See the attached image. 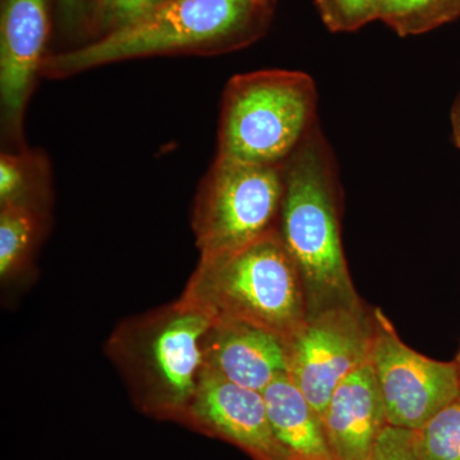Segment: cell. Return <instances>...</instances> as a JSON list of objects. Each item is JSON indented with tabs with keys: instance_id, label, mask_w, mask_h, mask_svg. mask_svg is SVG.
<instances>
[{
	"instance_id": "obj_1",
	"label": "cell",
	"mask_w": 460,
	"mask_h": 460,
	"mask_svg": "<svg viewBox=\"0 0 460 460\" xmlns=\"http://www.w3.org/2000/svg\"><path fill=\"white\" fill-rule=\"evenodd\" d=\"M279 230L304 284L307 317L362 304L341 235V184L334 154L314 126L284 163Z\"/></svg>"
},
{
	"instance_id": "obj_14",
	"label": "cell",
	"mask_w": 460,
	"mask_h": 460,
	"mask_svg": "<svg viewBox=\"0 0 460 460\" xmlns=\"http://www.w3.org/2000/svg\"><path fill=\"white\" fill-rule=\"evenodd\" d=\"M39 210L0 206V277L8 280L25 268L39 234Z\"/></svg>"
},
{
	"instance_id": "obj_4",
	"label": "cell",
	"mask_w": 460,
	"mask_h": 460,
	"mask_svg": "<svg viewBox=\"0 0 460 460\" xmlns=\"http://www.w3.org/2000/svg\"><path fill=\"white\" fill-rule=\"evenodd\" d=\"M181 299L213 321L250 323L286 341L307 319L304 284L278 229L238 250L199 256Z\"/></svg>"
},
{
	"instance_id": "obj_20",
	"label": "cell",
	"mask_w": 460,
	"mask_h": 460,
	"mask_svg": "<svg viewBox=\"0 0 460 460\" xmlns=\"http://www.w3.org/2000/svg\"><path fill=\"white\" fill-rule=\"evenodd\" d=\"M371 460H420L414 449L413 431L386 426L375 445Z\"/></svg>"
},
{
	"instance_id": "obj_8",
	"label": "cell",
	"mask_w": 460,
	"mask_h": 460,
	"mask_svg": "<svg viewBox=\"0 0 460 460\" xmlns=\"http://www.w3.org/2000/svg\"><path fill=\"white\" fill-rule=\"evenodd\" d=\"M372 310L365 304L313 314L287 341L288 375L323 417L339 384L370 361Z\"/></svg>"
},
{
	"instance_id": "obj_3",
	"label": "cell",
	"mask_w": 460,
	"mask_h": 460,
	"mask_svg": "<svg viewBox=\"0 0 460 460\" xmlns=\"http://www.w3.org/2000/svg\"><path fill=\"white\" fill-rule=\"evenodd\" d=\"M213 323L180 298L114 329L105 350L138 411L180 423L204 371V341Z\"/></svg>"
},
{
	"instance_id": "obj_10",
	"label": "cell",
	"mask_w": 460,
	"mask_h": 460,
	"mask_svg": "<svg viewBox=\"0 0 460 460\" xmlns=\"http://www.w3.org/2000/svg\"><path fill=\"white\" fill-rule=\"evenodd\" d=\"M49 32L48 0H5L0 21V100L3 123L20 135Z\"/></svg>"
},
{
	"instance_id": "obj_7",
	"label": "cell",
	"mask_w": 460,
	"mask_h": 460,
	"mask_svg": "<svg viewBox=\"0 0 460 460\" xmlns=\"http://www.w3.org/2000/svg\"><path fill=\"white\" fill-rule=\"evenodd\" d=\"M370 363L389 426L416 431L460 395L456 362L411 349L380 308H372Z\"/></svg>"
},
{
	"instance_id": "obj_2",
	"label": "cell",
	"mask_w": 460,
	"mask_h": 460,
	"mask_svg": "<svg viewBox=\"0 0 460 460\" xmlns=\"http://www.w3.org/2000/svg\"><path fill=\"white\" fill-rule=\"evenodd\" d=\"M271 12L272 0H168L98 41L45 58L41 74L65 78L135 58L241 49L261 38Z\"/></svg>"
},
{
	"instance_id": "obj_12",
	"label": "cell",
	"mask_w": 460,
	"mask_h": 460,
	"mask_svg": "<svg viewBox=\"0 0 460 460\" xmlns=\"http://www.w3.org/2000/svg\"><path fill=\"white\" fill-rule=\"evenodd\" d=\"M204 362L232 383L262 393L288 374L287 341L237 321H214L204 341Z\"/></svg>"
},
{
	"instance_id": "obj_23",
	"label": "cell",
	"mask_w": 460,
	"mask_h": 460,
	"mask_svg": "<svg viewBox=\"0 0 460 460\" xmlns=\"http://www.w3.org/2000/svg\"><path fill=\"white\" fill-rule=\"evenodd\" d=\"M456 365H458L459 374H460V350H459L458 356H456Z\"/></svg>"
},
{
	"instance_id": "obj_15",
	"label": "cell",
	"mask_w": 460,
	"mask_h": 460,
	"mask_svg": "<svg viewBox=\"0 0 460 460\" xmlns=\"http://www.w3.org/2000/svg\"><path fill=\"white\" fill-rule=\"evenodd\" d=\"M460 18V0H385L378 21L401 38L422 35Z\"/></svg>"
},
{
	"instance_id": "obj_22",
	"label": "cell",
	"mask_w": 460,
	"mask_h": 460,
	"mask_svg": "<svg viewBox=\"0 0 460 460\" xmlns=\"http://www.w3.org/2000/svg\"><path fill=\"white\" fill-rule=\"evenodd\" d=\"M452 126H453V136L454 142L456 146L460 148V95L456 99V104H454L452 111Z\"/></svg>"
},
{
	"instance_id": "obj_11",
	"label": "cell",
	"mask_w": 460,
	"mask_h": 460,
	"mask_svg": "<svg viewBox=\"0 0 460 460\" xmlns=\"http://www.w3.org/2000/svg\"><path fill=\"white\" fill-rule=\"evenodd\" d=\"M321 420L334 460H371L389 423L370 361L339 384Z\"/></svg>"
},
{
	"instance_id": "obj_6",
	"label": "cell",
	"mask_w": 460,
	"mask_h": 460,
	"mask_svg": "<svg viewBox=\"0 0 460 460\" xmlns=\"http://www.w3.org/2000/svg\"><path fill=\"white\" fill-rule=\"evenodd\" d=\"M283 165L219 155L199 187L192 229L201 256L230 252L279 226Z\"/></svg>"
},
{
	"instance_id": "obj_5",
	"label": "cell",
	"mask_w": 460,
	"mask_h": 460,
	"mask_svg": "<svg viewBox=\"0 0 460 460\" xmlns=\"http://www.w3.org/2000/svg\"><path fill=\"white\" fill-rule=\"evenodd\" d=\"M316 105L314 81L304 72L234 75L223 93L217 154L284 165L316 126Z\"/></svg>"
},
{
	"instance_id": "obj_9",
	"label": "cell",
	"mask_w": 460,
	"mask_h": 460,
	"mask_svg": "<svg viewBox=\"0 0 460 460\" xmlns=\"http://www.w3.org/2000/svg\"><path fill=\"white\" fill-rule=\"evenodd\" d=\"M180 423L234 445L252 459L289 460L272 431L262 393L239 386L206 366Z\"/></svg>"
},
{
	"instance_id": "obj_17",
	"label": "cell",
	"mask_w": 460,
	"mask_h": 460,
	"mask_svg": "<svg viewBox=\"0 0 460 460\" xmlns=\"http://www.w3.org/2000/svg\"><path fill=\"white\" fill-rule=\"evenodd\" d=\"M420 460H460V395L413 431Z\"/></svg>"
},
{
	"instance_id": "obj_19",
	"label": "cell",
	"mask_w": 460,
	"mask_h": 460,
	"mask_svg": "<svg viewBox=\"0 0 460 460\" xmlns=\"http://www.w3.org/2000/svg\"><path fill=\"white\" fill-rule=\"evenodd\" d=\"M165 2L168 0H90L96 20L107 33L137 22Z\"/></svg>"
},
{
	"instance_id": "obj_18",
	"label": "cell",
	"mask_w": 460,
	"mask_h": 460,
	"mask_svg": "<svg viewBox=\"0 0 460 460\" xmlns=\"http://www.w3.org/2000/svg\"><path fill=\"white\" fill-rule=\"evenodd\" d=\"M385 0H314L321 21L332 32H354L380 18Z\"/></svg>"
},
{
	"instance_id": "obj_13",
	"label": "cell",
	"mask_w": 460,
	"mask_h": 460,
	"mask_svg": "<svg viewBox=\"0 0 460 460\" xmlns=\"http://www.w3.org/2000/svg\"><path fill=\"white\" fill-rule=\"evenodd\" d=\"M262 395L272 431L289 460H334L320 414L289 375L272 381Z\"/></svg>"
},
{
	"instance_id": "obj_21",
	"label": "cell",
	"mask_w": 460,
	"mask_h": 460,
	"mask_svg": "<svg viewBox=\"0 0 460 460\" xmlns=\"http://www.w3.org/2000/svg\"><path fill=\"white\" fill-rule=\"evenodd\" d=\"M58 2H59L60 8H62L66 20H74L83 9L84 0H58Z\"/></svg>"
},
{
	"instance_id": "obj_16",
	"label": "cell",
	"mask_w": 460,
	"mask_h": 460,
	"mask_svg": "<svg viewBox=\"0 0 460 460\" xmlns=\"http://www.w3.org/2000/svg\"><path fill=\"white\" fill-rule=\"evenodd\" d=\"M45 163L33 154L3 153L0 157V206L21 205L39 210Z\"/></svg>"
}]
</instances>
